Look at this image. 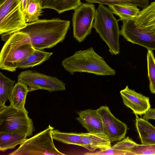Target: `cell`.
Listing matches in <instances>:
<instances>
[{
    "mask_svg": "<svg viewBox=\"0 0 155 155\" xmlns=\"http://www.w3.org/2000/svg\"><path fill=\"white\" fill-rule=\"evenodd\" d=\"M69 21L60 18L39 19L27 23L19 31L27 34L33 48L43 50L50 48L64 39L70 28Z\"/></svg>",
    "mask_w": 155,
    "mask_h": 155,
    "instance_id": "obj_1",
    "label": "cell"
},
{
    "mask_svg": "<svg viewBox=\"0 0 155 155\" xmlns=\"http://www.w3.org/2000/svg\"><path fill=\"white\" fill-rule=\"evenodd\" d=\"M64 69L73 74L75 72H87L98 75H114L116 71L92 47L76 51L62 62Z\"/></svg>",
    "mask_w": 155,
    "mask_h": 155,
    "instance_id": "obj_2",
    "label": "cell"
},
{
    "mask_svg": "<svg viewBox=\"0 0 155 155\" xmlns=\"http://www.w3.org/2000/svg\"><path fill=\"white\" fill-rule=\"evenodd\" d=\"M28 35L21 31L12 35L5 41L0 53V69L16 71L15 64L27 58L34 51Z\"/></svg>",
    "mask_w": 155,
    "mask_h": 155,
    "instance_id": "obj_3",
    "label": "cell"
},
{
    "mask_svg": "<svg viewBox=\"0 0 155 155\" xmlns=\"http://www.w3.org/2000/svg\"><path fill=\"white\" fill-rule=\"evenodd\" d=\"M93 28L107 45L112 55L120 53V31L118 21L112 11L103 5L99 4L96 10Z\"/></svg>",
    "mask_w": 155,
    "mask_h": 155,
    "instance_id": "obj_4",
    "label": "cell"
},
{
    "mask_svg": "<svg viewBox=\"0 0 155 155\" xmlns=\"http://www.w3.org/2000/svg\"><path fill=\"white\" fill-rule=\"evenodd\" d=\"M25 108L18 109L10 105L0 106V132L31 136L35 128Z\"/></svg>",
    "mask_w": 155,
    "mask_h": 155,
    "instance_id": "obj_5",
    "label": "cell"
},
{
    "mask_svg": "<svg viewBox=\"0 0 155 155\" xmlns=\"http://www.w3.org/2000/svg\"><path fill=\"white\" fill-rule=\"evenodd\" d=\"M54 127L49 125L45 130L27 139L9 155H63L55 146L52 136Z\"/></svg>",
    "mask_w": 155,
    "mask_h": 155,
    "instance_id": "obj_6",
    "label": "cell"
},
{
    "mask_svg": "<svg viewBox=\"0 0 155 155\" xmlns=\"http://www.w3.org/2000/svg\"><path fill=\"white\" fill-rule=\"evenodd\" d=\"M21 0H6L0 5V35L6 41L12 34L27 25Z\"/></svg>",
    "mask_w": 155,
    "mask_h": 155,
    "instance_id": "obj_7",
    "label": "cell"
},
{
    "mask_svg": "<svg viewBox=\"0 0 155 155\" xmlns=\"http://www.w3.org/2000/svg\"><path fill=\"white\" fill-rule=\"evenodd\" d=\"M96 10L94 5L82 3L74 9L72 21L73 36L79 42L91 34Z\"/></svg>",
    "mask_w": 155,
    "mask_h": 155,
    "instance_id": "obj_8",
    "label": "cell"
},
{
    "mask_svg": "<svg viewBox=\"0 0 155 155\" xmlns=\"http://www.w3.org/2000/svg\"><path fill=\"white\" fill-rule=\"evenodd\" d=\"M18 81L28 87L29 92L42 89L51 92L65 90L66 84L57 77L46 75L31 70L20 72Z\"/></svg>",
    "mask_w": 155,
    "mask_h": 155,
    "instance_id": "obj_9",
    "label": "cell"
},
{
    "mask_svg": "<svg viewBox=\"0 0 155 155\" xmlns=\"http://www.w3.org/2000/svg\"><path fill=\"white\" fill-rule=\"evenodd\" d=\"M123 22L120 34L124 38L147 50H155V34L138 26L134 21Z\"/></svg>",
    "mask_w": 155,
    "mask_h": 155,
    "instance_id": "obj_10",
    "label": "cell"
},
{
    "mask_svg": "<svg viewBox=\"0 0 155 155\" xmlns=\"http://www.w3.org/2000/svg\"><path fill=\"white\" fill-rule=\"evenodd\" d=\"M102 119L104 134L111 143L119 142L125 138L127 127L126 124L116 118L107 106L97 109Z\"/></svg>",
    "mask_w": 155,
    "mask_h": 155,
    "instance_id": "obj_11",
    "label": "cell"
},
{
    "mask_svg": "<svg viewBox=\"0 0 155 155\" xmlns=\"http://www.w3.org/2000/svg\"><path fill=\"white\" fill-rule=\"evenodd\" d=\"M120 94L124 104L136 115L141 116L150 108L149 97L129 88L127 85L120 91Z\"/></svg>",
    "mask_w": 155,
    "mask_h": 155,
    "instance_id": "obj_12",
    "label": "cell"
},
{
    "mask_svg": "<svg viewBox=\"0 0 155 155\" xmlns=\"http://www.w3.org/2000/svg\"><path fill=\"white\" fill-rule=\"evenodd\" d=\"M77 114L79 117L76 119L88 132L104 134L102 119L97 109H87Z\"/></svg>",
    "mask_w": 155,
    "mask_h": 155,
    "instance_id": "obj_13",
    "label": "cell"
},
{
    "mask_svg": "<svg viewBox=\"0 0 155 155\" xmlns=\"http://www.w3.org/2000/svg\"><path fill=\"white\" fill-rule=\"evenodd\" d=\"M111 143L108 137L104 134L82 133L81 146L90 152L108 149L111 147Z\"/></svg>",
    "mask_w": 155,
    "mask_h": 155,
    "instance_id": "obj_14",
    "label": "cell"
},
{
    "mask_svg": "<svg viewBox=\"0 0 155 155\" xmlns=\"http://www.w3.org/2000/svg\"><path fill=\"white\" fill-rule=\"evenodd\" d=\"M134 21L138 26L155 34V1L140 11Z\"/></svg>",
    "mask_w": 155,
    "mask_h": 155,
    "instance_id": "obj_15",
    "label": "cell"
},
{
    "mask_svg": "<svg viewBox=\"0 0 155 155\" xmlns=\"http://www.w3.org/2000/svg\"><path fill=\"white\" fill-rule=\"evenodd\" d=\"M135 126L142 144H155V127L136 115Z\"/></svg>",
    "mask_w": 155,
    "mask_h": 155,
    "instance_id": "obj_16",
    "label": "cell"
},
{
    "mask_svg": "<svg viewBox=\"0 0 155 155\" xmlns=\"http://www.w3.org/2000/svg\"><path fill=\"white\" fill-rule=\"evenodd\" d=\"M53 53L43 50L35 49L34 51L27 58L16 63L17 68L25 69L32 68L42 64L48 60Z\"/></svg>",
    "mask_w": 155,
    "mask_h": 155,
    "instance_id": "obj_17",
    "label": "cell"
},
{
    "mask_svg": "<svg viewBox=\"0 0 155 155\" xmlns=\"http://www.w3.org/2000/svg\"><path fill=\"white\" fill-rule=\"evenodd\" d=\"M39 3L42 8L53 9L59 14L74 10L81 3V0H40Z\"/></svg>",
    "mask_w": 155,
    "mask_h": 155,
    "instance_id": "obj_18",
    "label": "cell"
},
{
    "mask_svg": "<svg viewBox=\"0 0 155 155\" xmlns=\"http://www.w3.org/2000/svg\"><path fill=\"white\" fill-rule=\"evenodd\" d=\"M137 143L131 139L127 137L117 142L115 144L108 149L102 151H97L91 153H87V155H131L130 149L131 147Z\"/></svg>",
    "mask_w": 155,
    "mask_h": 155,
    "instance_id": "obj_19",
    "label": "cell"
},
{
    "mask_svg": "<svg viewBox=\"0 0 155 155\" xmlns=\"http://www.w3.org/2000/svg\"><path fill=\"white\" fill-rule=\"evenodd\" d=\"M29 92L28 87L26 85L18 81L15 84L8 99L10 105L18 109H25L26 97Z\"/></svg>",
    "mask_w": 155,
    "mask_h": 155,
    "instance_id": "obj_20",
    "label": "cell"
},
{
    "mask_svg": "<svg viewBox=\"0 0 155 155\" xmlns=\"http://www.w3.org/2000/svg\"><path fill=\"white\" fill-rule=\"evenodd\" d=\"M28 137L26 135L0 132V151L4 152L14 149L22 143Z\"/></svg>",
    "mask_w": 155,
    "mask_h": 155,
    "instance_id": "obj_21",
    "label": "cell"
},
{
    "mask_svg": "<svg viewBox=\"0 0 155 155\" xmlns=\"http://www.w3.org/2000/svg\"><path fill=\"white\" fill-rule=\"evenodd\" d=\"M108 7L123 21H134L140 11L137 6L131 5H110Z\"/></svg>",
    "mask_w": 155,
    "mask_h": 155,
    "instance_id": "obj_22",
    "label": "cell"
},
{
    "mask_svg": "<svg viewBox=\"0 0 155 155\" xmlns=\"http://www.w3.org/2000/svg\"><path fill=\"white\" fill-rule=\"evenodd\" d=\"M82 133H67L57 129L52 131L53 139L58 142L68 144L81 146Z\"/></svg>",
    "mask_w": 155,
    "mask_h": 155,
    "instance_id": "obj_23",
    "label": "cell"
},
{
    "mask_svg": "<svg viewBox=\"0 0 155 155\" xmlns=\"http://www.w3.org/2000/svg\"><path fill=\"white\" fill-rule=\"evenodd\" d=\"M15 82L0 72V106L5 105L6 102L9 99Z\"/></svg>",
    "mask_w": 155,
    "mask_h": 155,
    "instance_id": "obj_24",
    "label": "cell"
},
{
    "mask_svg": "<svg viewBox=\"0 0 155 155\" xmlns=\"http://www.w3.org/2000/svg\"><path fill=\"white\" fill-rule=\"evenodd\" d=\"M90 3L110 5H131L138 6L143 9L149 5L148 0H84Z\"/></svg>",
    "mask_w": 155,
    "mask_h": 155,
    "instance_id": "obj_25",
    "label": "cell"
},
{
    "mask_svg": "<svg viewBox=\"0 0 155 155\" xmlns=\"http://www.w3.org/2000/svg\"><path fill=\"white\" fill-rule=\"evenodd\" d=\"M42 9L39 2L35 0H29L24 15L26 22L28 23L38 21Z\"/></svg>",
    "mask_w": 155,
    "mask_h": 155,
    "instance_id": "obj_26",
    "label": "cell"
},
{
    "mask_svg": "<svg viewBox=\"0 0 155 155\" xmlns=\"http://www.w3.org/2000/svg\"><path fill=\"white\" fill-rule=\"evenodd\" d=\"M147 58L149 87L151 92L155 94V58L152 50H148Z\"/></svg>",
    "mask_w": 155,
    "mask_h": 155,
    "instance_id": "obj_27",
    "label": "cell"
},
{
    "mask_svg": "<svg viewBox=\"0 0 155 155\" xmlns=\"http://www.w3.org/2000/svg\"><path fill=\"white\" fill-rule=\"evenodd\" d=\"M131 155H155V144H136L130 149Z\"/></svg>",
    "mask_w": 155,
    "mask_h": 155,
    "instance_id": "obj_28",
    "label": "cell"
},
{
    "mask_svg": "<svg viewBox=\"0 0 155 155\" xmlns=\"http://www.w3.org/2000/svg\"><path fill=\"white\" fill-rule=\"evenodd\" d=\"M142 118L147 121L151 119L155 120V108H150L143 114Z\"/></svg>",
    "mask_w": 155,
    "mask_h": 155,
    "instance_id": "obj_29",
    "label": "cell"
},
{
    "mask_svg": "<svg viewBox=\"0 0 155 155\" xmlns=\"http://www.w3.org/2000/svg\"><path fill=\"white\" fill-rule=\"evenodd\" d=\"M22 11L25 15L28 5V0H21Z\"/></svg>",
    "mask_w": 155,
    "mask_h": 155,
    "instance_id": "obj_30",
    "label": "cell"
},
{
    "mask_svg": "<svg viewBox=\"0 0 155 155\" xmlns=\"http://www.w3.org/2000/svg\"><path fill=\"white\" fill-rule=\"evenodd\" d=\"M6 0H0V5L4 3Z\"/></svg>",
    "mask_w": 155,
    "mask_h": 155,
    "instance_id": "obj_31",
    "label": "cell"
},
{
    "mask_svg": "<svg viewBox=\"0 0 155 155\" xmlns=\"http://www.w3.org/2000/svg\"><path fill=\"white\" fill-rule=\"evenodd\" d=\"M36 0V1H37V2H39L40 0Z\"/></svg>",
    "mask_w": 155,
    "mask_h": 155,
    "instance_id": "obj_32",
    "label": "cell"
},
{
    "mask_svg": "<svg viewBox=\"0 0 155 155\" xmlns=\"http://www.w3.org/2000/svg\"><path fill=\"white\" fill-rule=\"evenodd\" d=\"M29 0H28V3H29Z\"/></svg>",
    "mask_w": 155,
    "mask_h": 155,
    "instance_id": "obj_33",
    "label": "cell"
}]
</instances>
